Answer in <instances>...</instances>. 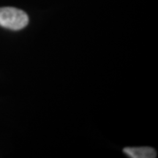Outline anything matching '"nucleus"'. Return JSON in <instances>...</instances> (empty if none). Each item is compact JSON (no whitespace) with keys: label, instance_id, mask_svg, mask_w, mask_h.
<instances>
[{"label":"nucleus","instance_id":"nucleus-1","mask_svg":"<svg viewBox=\"0 0 158 158\" xmlns=\"http://www.w3.org/2000/svg\"><path fill=\"white\" fill-rule=\"evenodd\" d=\"M29 23V16L24 11L11 7H0V27L19 31Z\"/></svg>","mask_w":158,"mask_h":158},{"label":"nucleus","instance_id":"nucleus-2","mask_svg":"<svg viewBox=\"0 0 158 158\" xmlns=\"http://www.w3.org/2000/svg\"><path fill=\"white\" fill-rule=\"evenodd\" d=\"M124 153L132 158H155L157 157L155 149L149 147H126L123 149Z\"/></svg>","mask_w":158,"mask_h":158}]
</instances>
